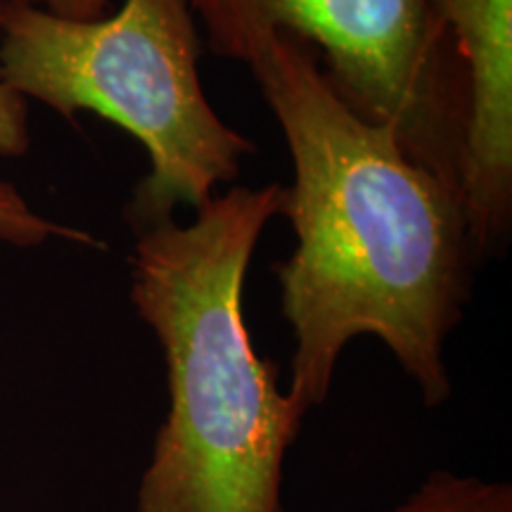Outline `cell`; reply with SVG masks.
I'll return each instance as SVG.
<instances>
[{
    "label": "cell",
    "instance_id": "obj_1",
    "mask_svg": "<svg viewBox=\"0 0 512 512\" xmlns=\"http://www.w3.org/2000/svg\"><path fill=\"white\" fill-rule=\"evenodd\" d=\"M292 157V254L273 268L292 330L287 394L304 413L328 399L339 356L375 337L418 384L451 399L446 342L479 264L456 192L406 155L392 128L332 91L309 43L271 36L245 53Z\"/></svg>",
    "mask_w": 512,
    "mask_h": 512
},
{
    "label": "cell",
    "instance_id": "obj_2",
    "mask_svg": "<svg viewBox=\"0 0 512 512\" xmlns=\"http://www.w3.org/2000/svg\"><path fill=\"white\" fill-rule=\"evenodd\" d=\"M287 188H233L190 223L138 233L131 302L166 363L169 413L138 486V512H283V465L304 411L256 354L245 280Z\"/></svg>",
    "mask_w": 512,
    "mask_h": 512
},
{
    "label": "cell",
    "instance_id": "obj_3",
    "mask_svg": "<svg viewBox=\"0 0 512 512\" xmlns=\"http://www.w3.org/2000/svg\"><path fill=\"white\" fill-rule=\"evenodd\" d=\"M200 55L188 0H124L100 19L0 3V81L67 119L98 114L147 150L150 171L126 207L136 233L204 207L256 150L209 102Z\"/></svg>",
    "mask_w": 512,
    "mask_h": 512
},
{
    "label": "cell",
    "instance_id": "obj_4",
    "mask_svg": "<svg viewBox=\"0 0 512 512\" xmlns=\"http://www.w3.org/2000/svg\"><path fill=\"white\" fill-rule=\"evenodd\" d=\"M228 60L266 38H302L356 114L392 128L406 155L458 197L465 62L439 0H188ZM460 200V197H458Z\"/></svg>",
    "mask_w": 512,
    "mask_h": 512
},
{
    "label": "cell",
    "instance_id": "obj_5",
    "mask_svg": "<svg viewBox=\"0 0 512 512\" xmlns=\"http://www.w3.org/2000/svg\"><path fill=\"white\" fill-rule=\"evenodd\" d=\"M465 62L458 197L477 261L512 228V0H439Z\"/></svg>",
    "mask_w": 512,
    "mask_h": 512
},
{
    "label": "cell",
    "instance_id": "obj_6",
    "mask_svg": "<svg viewBox=\"0 0 512 512\" xmlns=\"http://www.w3.org/2000/svg\"><path fill=\"white\" fill-rule=\"evenodd\" d=\"M394 512H512V486L434 470Z\"/></svg>",
    "mask_w": 512,
    "mask_h": 512
},
{
    "label": "cell",
    "instance_id": "obj_7",
    "mask_svg": "<svg viewBox=\"0 0 512 512\" xmlns=\"http://www.w3.org/2000/svg\"><path fill=\"white\" fill-rule=\"evenodd\" d=\"M53 238L102 247V242L91 238L88 233H83V230L64 228L60 223L41 216L19 195L15 185L0 181V240L17 247H36Z\"/></svg>",
    "mask_w": 512,
    "mask_h": 512
},
{
    "label": "cell",
    "instance_id": "obj_8",
    "mask_svg": "<svg viewBox=\"0 0 512 512\" xmlns=\"http://www.w3.org/2000/svg\"><path fill=\"white\" fill-rule=\"evenodd\" d=\"M3 3V0H0ZM27 100L0 81V157H19L29 150Z\"/></svg>",
    "mask_w": 512,
    "mask_h": 512
},
{
    "label": "cell",
    "instance_id": "obj_9",
    "mask_svg": "<svg viewBox=\"0 0 512 512\" xmlns=\"http://www.w3.org/2000/svg\"><path fill=\"white\" fill-rule=\"evenodd\" d=\"M15 3L34 5V8L48 10L67 19H100L110 8V0H15Z\"/></svg>",
    "mask_w": 512,
    "mask_h": 512
}]
</instances>
